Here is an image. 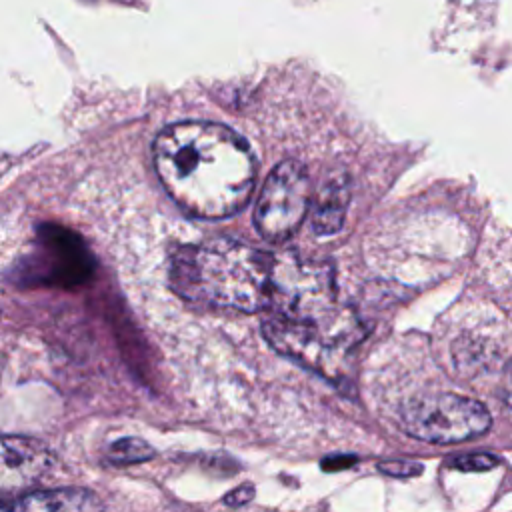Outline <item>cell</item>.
Listing matches in <instances>:
<instances>
[{
	"instance_id": "1",
	"label": "cell",
	"mask_w": 512,
	"mask_h": 512,
	"mask_svg": "<svg viewBox=\"0 0 512 512\" xmlns=\"http://www.w3.org/2000/svg\"><path fill=\"white\" fill-rule=\"evenodd\" d=\"M154 166L170 198L196 218L236 214L256 180L248 144L228 126L204 120L166 126L154 140Z\"/></svg>"
},
{
	"instance_id": "2",
	"label": "cell",
	"mask_w": 512,
	"mask_h": 512,
	"mask_svg": "<svg viewBox=\"0 0 512 512\" xmlns=\"http://www.w3.org/2000/svg\"><path fill=\"white\" fill-rule=\"evenodd\" d=\"M272 268V254L230 238H216L178 252L172 280L184 298L260 312L270 306Z\"/></svg>"
},
{
	"instance_id": "3",
	"label": "cell",
	"mask_w": 512,
	"mask_h": 512,
	"mask_svg": "<svg viewBox=\"0 0 512 512\" xmlns=\"http://www.w3.org/2000/svg\"><path fill=\"white\" fill-rule=\"evenodd\" d=\"M262 330L270 346L280 354L322 374L338 372L342 356L362 334L356 316L348 310H336L322 322H294L268 316Z\"/></svg>"
},
{
	"instance_id": "4",
	"label": "cell",
	"mask_w": 512,
	"mask_h": 512,
	"mask_svg": "<svg viewBox=\"0 0 512 512\" xmlns=\"http://www.w3.org/2000/svg\"><path fill=\"white\" fill-rule=\"evenodd\" d=\"M336 310V282L330 264L292 254L274 256L270 316L294 322H322Z\"/></svg>"
},
{
	"instance_id": "5",
	"label": "cell",
	"mask_w": 512,
	"mask_h": 512,
	"mask_svg": "<svg viewBox=\"0 0 512 512\" xmlns=\"http://www.w3.org/2000/svg\"><path fill=\"white\" fill-rule=\"evenodd\" d=\"M398 420L408 436L436 444L472 440L492 424V416L482 402L454 392L410 398L402 404Z\"/></svg>"
},
{
	"instance_id": "6",
	"label": "cell",
	"mask_w": 512,
	"mask_h": 512,
	"mask_svg": "<svg viewBox=\"0 0 512 512\" xmlns=\"http://www.w3.org/2000/svg\"><path fill=\"white\" fill-rule=\"evenodd\" d=\"M312 184L306 168L296 160L280 162L266 178L258 202L254 224L268 242H284L296 234L310 208Z\"/></svg>"
},
{
	"instance_id": "7",
	"label": "cell",
	"mask_w": 512,
	"mask_h": 512,
	"mask_svg": "<svg viewBox=\"0 0 512 512\" xmlns=\"http://www.w3.org/2000/svg\"><path fill=\"white\" fill-rule=\"evenodd\" d=\"M36 238L40 252L32 264H28L36 278L66 288L78 286L90 278L94 258L76 232L60 224H40Z\"/></svg>"
},
{
	"instance_id": "8",
	"label": "cell",
	"mask_w": 512,
	"mask_h": 512,
	"mask_svg": "<svg viewBox=\"0 0 512 512\" xmlns=\"http://www.w3.org/2000/svg\"><path fill=\"white\" fill-rule=\"evenodd\" d=\"M54 456L28 436H0V500L30 494L50 472Z\"/></svg>"
},
{
	"instance_id": "9",
	"label": "cell",
	"mask_w": 512,
	"mask_h": 512,
	"mask_svg": "<svg viewBox=\"0 0 512 512\" xmlns=\"http://www.w3.org/2000/svg\"><path fill=\"white\" fill-rule=\"evenodd\" d=\"M0 512H104V508L86 488H52L0 500Z\"/></svg>"
},
{
	"instance_id": "10",
	"label": "cell",
	"mask_w": 512,
	"mask_h": 512,
	"mask_svg": "<svg viewBox=\"0 0 512 512\" xmlns=\"http://www.w3.org/2000/svg\"><path fill=\"white\" fill-rule=\"evenodd\" d=\"M346 206H348V186L344 180L334 178L320 190L314 206L312 222L318 234L338 232L344 222Z\"/></svg>"
},
{
	"instance_id": "11",
	"label": "cell",
	"mask_w": 512,
	"mask_h": 512,
	"mask_svg": "<svg viewBox=\"0 0 512 512\" xmlns=\"http://www.w3.org/2000/svg\"><path fill=\"white\" fill-rule=\"evenodd\" d=\"M152 456L154 448L146 440L134 436H124L112 442L106 450V458L114 464H138L150 460Z\"/></svg>"
},
{
	"instance_id": "12",
	"label": "cell",
	"mask_w": 512,
	"mask_h": 512,
	"mask_svg": "<svg viewBox=\"0 0 512 512\" xmlns=\"http://www.w3.org/2000/svg\"><path fill=\"white\" fill-rule=\"evenodd\" d=\"M452 468L464 470V472H482L498 466V458L490 454H462L448 462Z\"/></svg>"
},
{
	"instance_id": "13",
	"label": "cell",
	"mask_w": 512,
	"mask_h": 512,
	"mask_svg": "<svg viewBox=\"0 0 512 512\" xmlns=\"http://www.w3.org/2000/svg\"><path fill=\"white\" fill-rule=\"evenodd\" d=\"M378 468H380L382 472L390 474V476H402V478H408V476H414V474H420V472H422L420 462H408V460L380 462Z\"/></svg>"
},
{
	"instance_id": "14",
	"label": "cell",
	"mask_w": 512,
	"mask_h": 512,
	"mask_svg": "<svg viewBox=\"0 0 512 512\" xmlns=\"http://www.w3.org/2000/svg\"><path fill=\"white\" fill-rule=\"evenodd\" d=\"M252 488H236V490H232L228 496H226V504H230V506H240V504H244V502H248L250 498H252Z\"/></svg>"
}]
</instances>
